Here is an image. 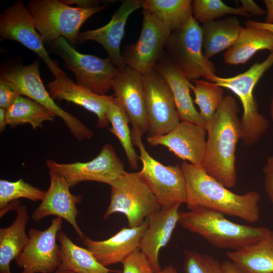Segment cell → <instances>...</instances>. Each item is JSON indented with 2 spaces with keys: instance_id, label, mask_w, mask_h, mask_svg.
<instances>
[{
  "instance_id": "obj_1",
  "label": "cell",
  "mask_w": 273,
  "mask_h": 273,
  "mask_svg": "<svg viewBox=\"0 0 273 273\" xmlns=\"http://www.w3.org/2000/svg\"><path fill=\"white\" fill-rule=\"evenodd\" d=\"M239 111L236 99L226 96L213 116L206 122L207 138L202 168L227 188L234 187L237 182L236 149L242 138Z\"/></svg>"
},
{
  "instance_id": "obj_2",
  "label": "cell",
  "mask_w": 273,
  "mask_h": 273,
  "mask_svg": "<svg viewBox=\"0 0 273 273\" xmlns=\"http://www.w3.org/2000/svg\"><path fill=\"white\" fill-rule=\"evenodd\" d=\"M180 166L185 178L186 203L189 210L205 208L252 223L259 220L260 195L258 192L239 195L211 177L202 167L185 161Z\"/></svg>"
},
{
  "instance_id": "obj_3",
  "label": "cell",
  "mask_w": 273,
  "mask_h": 273,
  "mask_svg": "<svg viewBox=\"0 0 273 273\" xmlns=\"http://www.w3.org/2000/svg\"><path fill=\"white\" fill-rule=\"evenodd\" d=\"M178 223L188 231L202 236L214 247L232 251L257 243L270 231L265 227L234 222L221 213L202 207L179 212Z\"/></svg>"
},
{
  "instance_id": "obj_4",
  "label": "cell",
  "mask_w": 273,
  "mask_h": 273,
  "mask_svg": "<svg viewBox=\"0 0 273 273\" xmlns=\"http://www.w3.org/2000/svg\"><path fill=\"white\" fill-rule=\"evenodd\" d=\"M272 65L273 51L262 62L254 63L242 73L230 77L216 75L211 81L229 89L239 98L243 109L240 120L241 140L246 146L257 143L269 127L268 120L259 112L253 90L260 79Z\"/></svg>"
},
{
  "instance_id": "obj_5",
  "label": "cell",
  "mask_w": 273,
  "mask_h": 273,
  "mask_svg": "<svg viewBox=\"0 0 273 273\" xmlns=\"http://www.w3.org/2000/svg\"><path fill=\"white\" fill-rule=\"evenodd\" d=\"M107 6L105 4L83 9L68 6L59 0H32L28 2L27 9L44 43H52L63 37L76 47L82 24Z\"/></svg>"
},
{
  "instance_id": "obj_6",
  "label": "cell",
  "mask_w": 273,
  "mask_h": 273,
  "mask_svg": "<svg viewBox=\"0 0 273 273\" xmlns=\"http://www.w3.org/2000/svg\"><path fill=\"white\" fill-rule=\"evenodd\" d=\"M165 48L177 70L189 80L203 77L211 82L216 75L214 64L203 52L201 27L193 15L181 27L171 32Z\"/></svg>"
},
{
  "instance_id": "obj_7",
  "label": "cell",
  "mask_w": 273,
  "mask_h": 273,
  "mask_svg": "<svg viewBox=\"0 0 273 273\" xmlns=\"http://www.w3.org/2000/svg\"><path fill=\"white\" fill-rule=\"evenodd\" d=\"M39 61L28 65H17L1 71V79L10 85L19 95L36 102L60 118L78 141L89 139L93 132L79 119L60 107L46 89L41 79Z\"/></svg>"
},
{
  "instance_id": "obj_8",
  "label": "cell",
  "mask_w": 273,
  "mask_h": 273,
  "mask_svg": "<svg viewBox=\"0 0 273 273\" xmlns=\"http://www.w3.org/2000/svg\"><path fill=\"white\" fill-rule=\"evenodd\" d=\"M111 187L110 202L105 219L116 212L124 214L129 228L142 225L150 215L161 209L152 192L140 178L138 172L125 171Z\"/></svg>"
},
{
  "instance_id": "obj_9",
  "label": "cell",
  "mask_w": 273,
  "mask_h": 273,
  "mask_svg": "<svg viewBox=\"0 0 273 273\" xmlns=\"http://www.w3.org/2000/svg\"><path fill=\"white\" fill-rule=\"evenodd\" d=\"M52 43L66 68L74 74L77 84L100 95L112 89V80L120 70L109 58L80 53L63 37Z\"/></svg>"
},
{
  "instance_id": "obj_10",
  "label": "cell",
  "mask_w": 273,
  "mask_h": 273,
  "mask_svg": "<svg viewBox=\"0 0 273 273\" xmlns=\"http://www.w3.org/2000/svg\"><path fill=\"white\" fill-rule=\"evenodd\" d=\"M132 143L139 149L142 163L139 175L152 192L161 208L186 203V181L180 165H164L153 158L146 150L142 138L132 139Z\"/></svg>"
},
{
  "instance_id": "obj_11",
  "label": "cell",
  "mask_w": 273,
  "mask_h": 273,
  "mask_svg": "<svg viewBox=\"0 0 273 273\" xmlns=\"http://www.w3.org/2000/svg\"><path fill=\"white\" fill-rule=\"evenodd\" d=\"M143 23L139 37L125 48L124 63L142 74L155 69L164 55V49L172 31L148 10L143 9Z\"/></svg>"
},
{
  "instance_id": "obj_12",
  "label": "cell",
  "mask_w": 273,
  "mask_h": 273,
  "mask_svg": "<svg viewBox=\"0 0 273 273\" xmlns=\"http://www.w3.org/2000/svg\"><path fill=\"white\" fill-rule=\"evenodd\" d=\"M143 75L148 137L166 134L180 122L171 90L155 69Z\"/></svg>"
},
{
  "instance_id": "obj_13",
  "label": "cell",
  "mask_w": 273,
  "mask_h": 273,
  "mask_svg": "<svg viewBox=\"0 0 273 273\" xmlns=\"http://www.w3.org/2000/svg\"><path fill=\"white\" fill-rule=\"evenodd\" d=\"M46 164L49 170L63 177L71 187L87 181L110 185L125 171L113 147L108 143L105 144L99 154L90 161L59 163L48 159Z\"/></svg>"
},
{
  "instance_id": "obj_14",
  "label": "cell",
  "mask_w": 273,
  "mask_h": 273,
  "mask_svg": "<svg viewBox=\"0 0 273 273\" xmlns=\"http://www.w3.org/2000/svg\"><path fill=\"white\" fill-rule=\"evenodd\" d=\"M62 218L52 219L49 226L43 231L31 228L28 232L27 243L15 259L21 273H52L61 265L60 246L57 243Z\"/></svg>"
},
{
  "instance_id": "obj_15",
  "label": "cell",
  "mask_w": 273,
  "mask_h": 273,
  "mask_svg": "<svg viewBox=\"0 0 273 273\" xmlns=\"http://www.w3.org/2000/svg\"><path fill=\"white\" fill-rule=\"evenodd\" d=\"M0 35L3 39L16 41L34 52L55 77L65 73L49 56L33 17L22 1H15L1 14Z\"/></svg>"
},
{
  "instance_id": "obj_16",
  "label": "cell",
  "mask_w": 273,
  "mask_h": 273,
  "mask_svg": "<svg viewBox=\"0 0 273 273\" xmlns=\"http://www.w3.org/2000/svg\"><path fill=\"white\" fill-rule=\"evenodd\" d=\"M111 86L132 125V140L142 138L148 130L143 75L125 66L114 78Z\"/></svg>"
},
{
  "instance_id": "obj_17",
  "label": "cell",
  "mask_w": 273,
  "mask_h": 273,
  "mask_svg": "<svg viewBox=\"0 0 273 273\" xmlns=\"http://www.w3.org/2000/svg\"><path fill=\"white\" fill-rule=\"evenodd\" d=\"M207 131L200 125L181 121L168 133L147 137L151 146L167 147L175 156L188 161L195 166L202 167L206 151Z\"/></svg>"
},
{
  "instance_id": "obj_18",
  "label": "cell",
  "mask_w": 273,
  "mask_h": 273,
  "mask_svg": "<svg viewBox=\"0 0 273 273\" xmlns=\"http://www.w3.org/2000/svg\"><path fill=\"white\" fill-rule=\"evenodd\" d=\"M50 185L41 200L39 205L32 214V218L39 221L43 218L54 215L64 219L73 228L82 241L85 237L76 221L78 211L76 204L80 203L82 197L72 194L71 187L66 179L57 173L49 170Z\"/></svg>"
},
{
  "instance_id": "obj_19",
  "label": "cell",
  "mask_w": 273,
  "mask_h": 273,
  "mask_svg": "<svg viewBox=\"0 0 273 273\" xmlns=\"http://www.w3.org/2000/svg\"><path fill=\"white\" fill-rule=\"evenodd\" d=\"M141 0H126L113 15L110 21L105 25L94 30L80 32L77 42L88 40L100 44L108 54V58L119 70L125 65L120 53V44L124 35L125 27L129 16L135 11L142 8Z\"/></svg>"
},
{
  "instance_id": "obj_20",
  "label": "cell",
  "mask_w": 273,
  "mask_h": 273,
  "mask_svg": "<svg viewBox=\"0 0 273 273\" xmlns=\"http://www.w3.org/2000/svg\"><path fill=\"white\" fill-rule=\"evenodd\" d=\"M48 85L54 100H65L79 105L96 115L97 126L106 127L110 123L107 111L114 95H100L74 83L64 73L55 77Z\"/></svg>"
},
{
  "instance_id": "obj_21",
  "label": "cell",
  "mask_w": 273,
  "mask_h": 273,
  "mask_svg": "<svg viewBox=\"0 0 273 273\" xmlns=\"http://www.w3.org/2000/svg\"><path fill=\"white\" fill-rule=\"evenodd\" d=\"M148 224L147 218L140 226L123 228L106 240L96 241L85 236L82 241L97 261L107 267L121 262L129 254L139 249L141 238Z\"/></svg>"
},
{
  "instance_id": "obj_22",
  "label": "cell",
  "mask_w": 273,
  "mask_h": 273,
  "mask_svg": "<svg viewBox=\"0 0 273 273\" xmlns=\"http://www.w3.org/2000/svg\"><path fill=\"white\" fill-rule=\"evenodd\" d=\"M180 205L161 208L147 218L148 226L141 238L139 249L147 257L155 272L161 269L159 251L167 244L178 223Z\"/></svg>"
},
{
  "instance_id": "obj_23",
  "label": "cell",
  "mask_w": 273,
  "mask_h": 273,
  "mask_svg": "<svg viewBox=\"0 0 273 273\" xmlns=\"http://www.w3.org/2000/svg\"><path fill=\"white\" fill-rule=\"evenodd\" d=\"M155 70L169 85L180 120L205 128L206 122L196 109L191 96L194 84L177 70L169 56L164 54L156 64Z\"/></svg>"
},
{
  "instance_id": "obj_24",
  "label": "cell",
  "mask_w": 273,
  "mask_h": 273,
  "mask_svg": "<svg viewBox=\"0 0 273 273\" xmlns=\"http://www.w3.org/2000/svg\"><path fill=\"white\" fill-rule=\"evenodd\" d=\"M226 254L241 273H273V231L257 243Z\"/></svg>"
},
{
  "instance_id": "obj_25",
  "label": "cell",
  "mask_w": 273,
  "mask_h": 273,
  "mask_svg": "<svg viewBox=\"0 0 273 273\" xmlns=\"http://www.w3.org/2000/svg\"><path fill=\"white\" fill-rule=\"evenodd\" d=\"M17 216L9 226L0 229V273H12L10 264L22 251L28 240L26 233L28 222L27 206L19 205Z\"/></svg>"
},
{
  "instance_id": "obj_26",
  "label": "cell",
  "mask_w": 273,
  "mask_h": 273,
  "mask_svg": "<svg viewBox=\"0 0 273 273\" xmlns=\"http://www.w3.org/2000/svg\"><path fill=\"white\" fill-rule=\"evenodd\" d=\"M201 27L204 54L208 59L234 44L244 28L235 16L209 21Z\"/></svg>"
},
{
  "instance_id": "obj_27",
  "label": "cell",
  "mask_w": 273,
  "mask_h": 273,
  "mask_svg": "<svg viewBox=\"0 0 273 273\" xmlns=\"http://www.w3.org/2000/svg\"><path fill=\"white\" fill-rule=\"evenodd\" d=\"M273 51V33L260 28L246 27L237 41L223 55L225 64L237 65L247 63L257 52Z\"/></svg>"
},
{
  "instance_id": "obj_28",
  "label": "cell",
  "mask_w": 273,
  "mask_h": 273,
  "mask_svg": "<svg viewBox=\"0 0 273 273\" xmlns=\"http://www.w3.org/2000/svg\"><path fill=\"white\" fill-rule=\"evenodd\" d=\"M61 265L58 269L75 273H111L114 271L100 263L87 249L76 245L63 231L58 234Z\"/></svg>"
},
{
  "instance_id": "obj_29",
  "label": "cell",
  "mask_w": 273,
  "mask_h": 273,
  "mask_svg": "<svg viewBox=\"0 0 273 273\" xmlns=\"http://www.w3.org/2000/svg\"><path fill=\"white\" fill-rule=\"evenodd\" d=\"M6 123L11 127L28 124L33 129L42 127L43 123L52 121L55 115L29 98L18 95L6 110Z\"/></svg>"
},
{
  "instance_id": "obj_30",
  "label": "cell",
  "mask_w": 273,
  "mask_h": 273,
  "mask_svg": "<svg viewBox=\"0 0 273 273\" xmlns=\"http://www.w3.org/2000/svg\"><path fill=\"white\" fill-rule=\"evenodd\" d=\"M192 3L191 0H144L142 8L172 32L184 25L193 15Z\"/></svg>"
},
{
  "instance_id": "obj_31",
  "label": "cell",
  "mask_w": 273,
  "mask_h": 273,
  "mask_svg": "<svg viewBox=\"0 0 273 273\" xmlns=\"http://www.w3.org/2000/svg\"><path fill=\"white\" fill-rule=\"evenodd\" d=\"M107 118L112 127L110 131L119 141L126 156L131 169L138 167V159L132 143L131 132L128 126V117L119 101L114 98L109 104Z\"/></svg>"
},
{
  "instance_id": "obj_32",
  "label": "cell",
  "mask_w": 273,
  "mask_h": 273,
  "mask_svg": "<svg viewBox=\"0 0 273 273\" xmlns=\"http://www.w3.org/2000/svg\"><path fill=\"white\" fill-rule=\"evenodd\" d=\"M193 81L195 83L192 90L195 97L194 102L199 106V113L206 122L220 105L224 98L223 90L215 83L206 80Z\"/></svg>"
},
{
  "instance_id": "obj_33",
  "label": "cell",
  "mask_w": 273,
  "mask_h": 273,
  "mask_svg": "<svg viewBox=\"0 0 273 273\" xmlns=\"http://www.w3.org/2000/svg\"><path fill=\"white\" fill-rule=\"evenodd\" d=\"M192 15L199 23L203 24L217 20L226 15L249 17L251 16L242 7H232L220 0H194Z\"/></svg>"
},
{
  "instance_id": "obj_34",
  "label": "cell",
  "mask_w": 273,
  "mask_h": 273,
  "mask_svg": "<svg viewBox=\"0 0 273 273\" xmlns=\"http://www.w3.org/2000/svg\"><path fill=\"white\" fill-rule=\"evenodd\" d=\"M45 192L20 178L11 181L0 180V211L12 202L25 198L33 202L41 200Z\"/></svg>"
},
{
  "instance_id": "obj_35",
  "label": "cell",
  "mask_w": 273,
  "mask_h": 273,
  "mask_svg": "<svg viewBox=\"0 0 273 273\" xmlns=\"http://www.w3.org/2000/svg\"><path fill=\"white\" fill-rule=\"evenodd\" d=\"M184 253L186 273H225L222 263L210 255L188 250Z\"/></svg>"
},
{
  "instance_id": "obj_36",
  "label": "cell",
  "mask_w": 273,
  "mask_h": 273,
  "mask_svg": "<svg viewBox=\"0 0 273 273\" xmlns=\"http://www.w3.org/2000/svg\"><path fill=\"white\" fill-rule=\"evenodd\" d=\"M121 263L122 273H155L147 257L140 249L129 254Z\"/></svg>"
},
{
  "instance_id": "obj_37",
  "label": "cell",
  "mask_w": 273,
  "mask_h": 273,
  "mask_svg": "<svg viewBox=\"0 0 273 273\" xmlns=\"http://www.w3.org/2000/svg\"><path fill=\"white\" fill-rule=\"evenodd\" d=\"M18 95L10 85L0 79V108L8 109Z\"/></svg>"
},
{
  "instance_id": "obj_38",
  "label": "cell",
  "mask_w": 273,
  "mask_h": 273,
  "mask_svg": "<svg viewBox=\"0 0 273 273\" xmlns=\"http://www.w3.org/2000/svg\"><path fill=\"white\" fill-rule=\"evenodd\" d=\"M262 170L264 175L265 190L273 203V156L267 158Z\"/></svg>"
},
{
  "instance_id": "obj_39",
  "label": "cell",
  "mask_w": 273,
  "mask_h": 273,
  "mask_svg": "<svg viewBox=\"0 0 273 273\" xmlns=\"http://www.w3.org/2000/svg\"><path fill=\"white\" fill-rule=\"evenodd\" d=\"M240 7L250 16H262L266 14V11L252 0H240Z\"/></svg>"
},
{
  "instance_id": "obj_40",
  "label": "cell",
  "mask_w": 273,
  "mask_h": 273,
  "mask_svg": "<svg viewBox=\"0 0 273 273\" xmlns=\"http://www.w3.org/2000/svg\"><path fill=\"white\" fill-rule=\"evenodd\" d=\"M61 1L68 6L75 5V7L83 9L96 7L104 3L103 1L96 0H62Z\"/></svg>"
},
{
  "instance_id": "obj_41",
  "label": "cell",
  "mask_w": 273,
  "mask_h": 273,
  "mask_svg": "<svg viewBox=\"0 0 273 273\" xmlns=\"http://www.w3.org/2000/svg\"><path fill=\"white\" fill-rule=\"evenodd\" d=\"M245 25L247 27L266 29L273 33V23L268 24L265 22L249 20L245 22Z\"/></svg>"
},
{
  "instance_id": "obj_42",
  "label": "cell",
  "mask_w": 273,
  "mask_h": 273,
  "mask_svg": "<svg viewBox=\"0 0 273 273\" xmlns=\"http://www.w3.org/2000/svg\"><path fill=\"white\" fill-rule=\"evenodd\" d=\"M263 2L266 10L264 22L272 24L273 23V0H264Z\"/></svg>"
},
{
  "instance_id": "obj_43",
  "label": "cell",
  "mask_w": 273,
  "mask_h": 273,
  "mask_svg": "<svg viewBox=\"0 0 273 273\" xmlns=\"http://www.w3.org/2000/svg\"><path fill=\"white\" fill-rule=\"evenodd\" d=\"M225 273H241L236 266L231 261H226L222 263Z\"/></svg>"
},
{
  "instance_id": "obj_44",
  "label": "cell",
  "mask_w": 273,
  "mask_h": 273,
  "mask_svg": "<svg viewBox=\"0 0 273 273\" xmlns=\"http://www.w3.org/2000/svg\"><path fill=\"white\" fill-rule=\"evenodd\" d=\"M6 110L0 108V131L3 132L7 126Z\"/></svg>"
},
{
  "instance_id": "obj_45",
  "label": "cell",
  "mask_w": 273,
  "mask_h": 273,
  "mask_svg": "<svg viewBox=\"0 0 273 273\" xmlns=\"http://www.w3.org/2000/svg\"><path fill=\"white\" fill-rule=\"evenodd\" d=\"M155 273H177L175 268L171 265L166 266L165 268Z\"/></svg>"
},
{
  "instance_id": "obj_46",
  "label": "cell",
  "mask_w": 273,
  "mask_h": 273,
  "mask_svg": "<svg viewBox=\"0 0 273 273\" xmlns=\"http://www.w3.org/2000/svg\"><path fill=\"white\" fill-rule=\"evenodd\" d=\"M55 273H75V272L69 270L58 269L56 271Z\"/></svg>"
},
{
  "instance_id": "obj_47",
  "label": "cell",
  "mask_w": 273,
  "mask_h": 273,
  "mask_svg": "<svg viewBox=\"0 0 273 273\" xmlns=\"http://www.w3.org/2000/svg\"><path fill=\"white\" fill-rule=\"evenodd\" d=\"M270 114L271 120L273 123V94H272V99H271V101L270 103Z\"/></svg>"
}]
</instances>
